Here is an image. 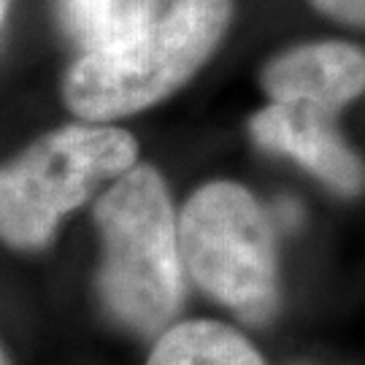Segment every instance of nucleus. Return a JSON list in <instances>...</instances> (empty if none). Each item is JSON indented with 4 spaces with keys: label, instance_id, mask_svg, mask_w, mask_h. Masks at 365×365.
<instances>
[{
    "label": "nucleus",
    "instance_id": "nucleus-8",
    "mask_svg": "<svg viewBox=\"0 0 365 365\" xmlns=\"http://www.w3.org/2000/svg\"><path fill=\"white\" fill-rule=\"evenodd\" d=\"M163 0H57L60 22L84 52L128 38L146 27Z\"/></svg>",
    "mask_w": 365,
    "mask_h": 365
},
{
    "label": "nucleus",
    "instance_id": "nucleus-1",
    "mask_svg": "<svg viewBox=\"0 0 365 365\" xmlns=\"http://www.w3.org/2000/svg\"><path fill=\"white\" fill-rule=\"evenodd\" d=\"M92 217L103 244L98 292L106 312L138 336L165 333L184 292L179 222L165 179L135 163L98 197Z\"/></svg>",
    "mask_w": 365,
    "mask_h": 365
},
{
    "label": "nucleus",
    "instance_id": "nucleus-6",
    "mask_svg": "<svg viewBox=\"0 0 365 365\" xmlns=\"http://www.w3.org/2000/svg\"><path fill=\"white\" fill-rule=\"evenodd\" d=\"M271 103H289L339 119L365 95V49L349 41H312L276 54L260 73Z\"/></svg>",
    "mask_w": 365,
    "mask_h": 365
},
{
    "label": "nucleus",
    "instance_id": "nucleus-7",
    "mask_svg": "<svg viewBox=\"0 0 365 365\" xmlns=\"http://www.w3.org/2000/svg\"><path fill=\"white\" fill-rule=\"evenodd\" d=\"M146 365H265L255 344L217 319H187L160 333Z\"/></svg>",
    "mask_w": 365,
    "mask_h": 365
},
{
    "label": "nucleus",
    "instance_id": "nucleus-2",
    "mask_svg": "<svg viewBox=\"0 0 365 365\" xmlns=\"http://www.w3.org/2000/svg\"><path fill=\"white\" fill-rule=\"evenodd\" d=\"M230 16V0H173L138 33L90 49L68 68L66 108L90 122H108L165 101L206 66Z\"/></svg>",
    "mask_w": 365,
    "mask_h": 365
},
{
    "label": "nucleus",
    "instance_id": "nucleus-5",
    "mask_svg": "<svg viewBox=\"0 0 365 365\" xmlns=\"http://www.w3.org/2000/svg\"><path fill=\"white\" fill-rule=\"evenodd\" d=\"M252 138L276 155L289 157L341 197L365 192V160L339 130V119L289 103H268L249 119Z\"/></svg>",
    "mask_w": 365,
    "mask_h": 365
},
{
    "label": "nucleus",
    "instance_id": "nucleus-11",
    "mask_svg": "<svg viewBox=\"0 0 365 365\" xmlns=\"http://www.w3.org/2000/svg\"><path fill=\"white\" fill-rule=\"evenodd\" d=\"M6 9H9V0H0V22H3V16H6Z\"/></svg>",
    "mask_w": 365,
    "mask_h": 365
},
{
    "label": "nucleus",
    "instance_id": "nucleus-4",
    "mask_svg": "<svg viewBox=\"0 0 365 365\" xmlns=\"http://www.w3.org/2000/svg\"><path fill=\"white\" fill-rule=\"evenodd\" d=\"M184 271L209 298L249 325L279 309V260L271 222L257 197L235 182H209L179 217Z\"/></svg>",
    "mask_w": 365,
    "mask_h": 365
},
{
    "label": "nucleus",
    "instance_id": "nucleus-9",
    "mask_svg": "<svg viewBox=\"0 0 365 365\" xmlns=\"http://www.w3.org/2000/svg\"><path fill=\"white\" fill-rule=\"evenodd\" d=\"M317 11L346 27H365V0H309Z\"/></svg>",
    "mask_w": 365,
    "mask_h": 365
},
{
    "label": "nucleus",
    "instance_id": "nucleus-3",
    "mask_svg": "<svg viewBox=\"0 0 365 365\" xmlns=\"http://www.w3.org/2000/svg\"><path fill=\"white\" fill-rule=\"evenodd\" d=\"M135 163L138 141L114 125H66L41 135L0 165V241L19 252L43 249L66 214Z\"/></svg>",
    "mask_w": 365,
    "mask_h": 365
},
{
    "label": "nucleus",
    "instance_id": "nucleus-10",
    "mask_svg": "<svg viewBox=\"0 0 365 365\" xmlns=\"http://www.w3.org/2000/svg\"><path fill=\"white\" fill-rule=\"evenodd\" d=\"M0 365H11V360H9V354H6L3 346H0Z\"/></svg>",
    "mask_w": 365,
    "mask_h": 365
}]
</instances>
